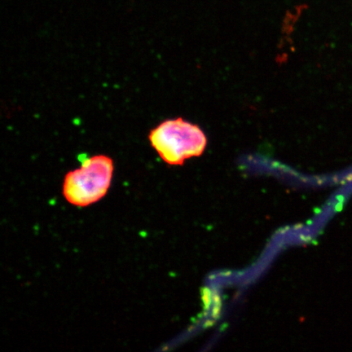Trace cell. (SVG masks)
Returning <instances> with one entry per match:
<instances>
[{
	"label": "cell",
	"instance_id": "obj_1",
	"mask_svg": "<svg viewBox=\"0 0 352 352\" xmlns=\"http://www.w3.org/2000/svg\"><path fill=\"white\" fill-rule=\"evenodd\" d=\"M152 147L170 165H182L205 151L206 138L199 126L177 118L162 122L148 136Z\"/></svg>",
	"mask_w": 352,
	"mask_h": 352
},
{
	"label": "cell",
	"instance_id": "obj_2",
	"mask_svg": "<svg viewBox=\"0 0 352 352\" xmlns=\"http://www.w3.org/2000/svg\"><path fill=\"white\" fill-rule=\"evenodd\" d=\"M113 162L105 155L86 158L80 168L65 175L63 195L69 204L85 206L107 195L113 177Z\"/></svg>",
	"mask_w": 352,
	"mask_h": 352
}]
</instances>
